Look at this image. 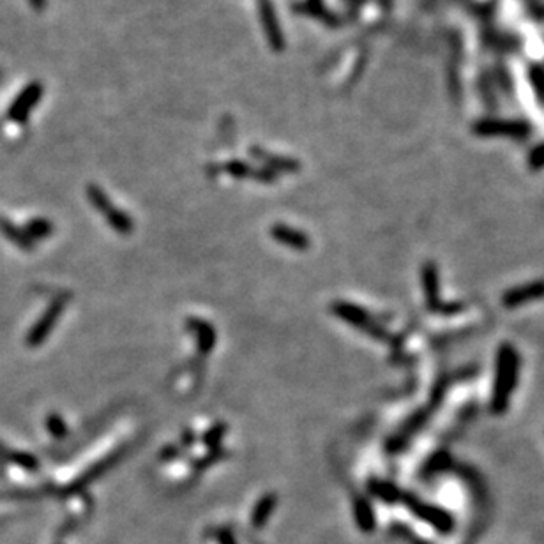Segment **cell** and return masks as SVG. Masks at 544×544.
<instances>
[{"instance_id":"6da1fadb","label":"cell","mask_w":544,"mask_h":544,"mask_svg":"<svg viewBox=\"0 0 544 544\" xmlns=\"http://www.w3.org/2000/svg\"><path fill=\"white\" fill-rule=\"evenodd\" d=\"M518 373H520V353L513 345L506 343L496 353V375L491 396V407L496 414H502L509 405L518 383Z\"/></svg>"},{"instance_id":"7a4b0ae2","label":"cell","mask_w":544,"mask_h":544,"mask_svg":"<svg viewBox=\"0 0 544 544\" xmlns=\"http://www.w3.org/2000/svg\"><path fill=\"white\" fill-rule=\"evenodd\" d=\"M405 503H407L408 509H410L415 516L421 518V520L426 521L428 525H432L440 534H449V532L454 528V520H452V516L447 511L432 506V503L421 502V500H417L415 496H412V498L410 496H405Z\"/></svg>"},{"instance_id":"3957f363","label":"cell","mask_w":544,"mask_h":544,"mask_svg":"<svg viewBox=\"0 0 544 544\" xmlns=\"http://www.w3.org/2000/svg\"><path fill=\"white\" fill-rule=\"evenodd\" d=\"M43 97V85L39 82H32L23 87L20 94L14 97L7 110V119L13 122H25Z\"/></svg>"},{"instance_id":"277c9868","label":"cell","mask_w":544,"mask_h":544,"mask_svg":"<svg viewBox=\"0 0 544 544\" xmlns=\"http://www.w3.org/2000/svg\"><path fill=\"white\" fill-rule=\"evenodd\" d=\"M262 18V27H264L265 38H267L269 45L274 52H281L284 46L283 34H281L279 21H277L276 11L272 7V0H260V6H258Z\"/></svg>"},{"instance_id":"5b68a950","label":"cell","mask_w":544,"mask_h":544,"mask_svg":"<svg viewBox=\"0 0 544 544\" xmlns=\"http://www.w3.org/2000/svg\"><path fill=\"white\" fill-rule=\"evenodd\" d=\"M544 297V279L539 281H530L527 284H521V287L513 288V290L506 292L502 297V304L506 308H518V306H523L527 302L535 301V299Z\"/></svg>"},{"instance_id":"8992f818","label":"cell","mask_w":544,"mask_h":544,"mask_svg":"<svg viewBox=\"0 0 544 544\" xmlns=\"http://www.w3.org/2000/svg\"><path fill=\"white\" fill-rule=\"evenodd\" d=\"M422 288H425L426 302H428L430 309L440 311L442 301L440 288H438V271L435 264H426L425 267H422Z\"/></svg>"},{"instance_id":"52a82bcc","label":"cell","mask_w":544,"mask_h":544,"mask_svg":"<svg viewBox=\"0 0 544 544\" xmlns=\"http://www.w3.org/2000/svg\"><path fill=\"white\" fill-rule=\"evenodd\" d=\"M375 493H377L380 498L387 500V502H396V500H400V491H398L396 488L390 486V484H382V486H377L375 488Z\"/></svg>"},{"instance_id":"ba28073f","label":"cell","mask_w":544,"mask_h":544,"mask_svg":"<svg viewBox=\"0 0 544 544\" xmlns=\"http://www.w3.org/2000/svg\"><path fill=\"white\" fill-rule=\"evenodd\" d=\"M31 4L36 7V9H43V7H45L43 6V4H45V0H31Z\"/></svg>"}]
</instances>
